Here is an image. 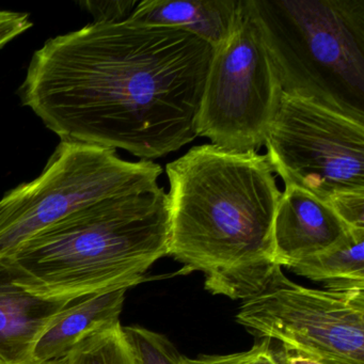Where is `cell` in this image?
Segmentation results:
<instances>
[{"instance_id": "5b68a950", "label": "cell", "mask_w": 364, "mask_h": 364, "mask_svg": "<svg viewBox=\"0 0 364 364\" xmlns=\"http://www.w3.org/2000/svg\"><path fill=\"white\" fill-rule=\"evenodd\" d=\"M163 168L116 151L61 141L38 178L0 199V257L91 202L156 186Z\"/></svg>"}, {"instance_id": "4fadbf2b", "label": "cell", "mask_w": 364, "mask_h": 364, "mask_svg": "<svg viewBox=\"0 0 364 364\" xmlns=\"http://www.w3.org/2000/svg\"><path fill=\"white\" fill-rule=\"evenodd\" d=\"M289 268L329 291L364 293V230H350L338 246Z\"/></svg>"}, {"instance_id": "7c38bea8", "label": "cell", "mask_w": 364, "mask_h": 364, "mask_svg": "<svg viewBox=\"0 0 364 364\" xmlns=\"http://www.w3.org/2000/svg\"><path fill=\"white\" fill-rule=\"evenodd\" d=\"M127 289H110L72 302L38 341L33 363L67 357L89 336L120 323Z\"/></svg>"}, {"instance_id": "9c48e42d", "label": "cell", "mask_w": 364, "mask_h": 364, "mask_svg": "<svg viewBox=\"0 0 364 364\" xmlns=\"http://www.w3.org/2000/svg\"><path fill=\"white\" fill-rule=\"evenodd\" d=\"M350 230L329 204L287 185L274 215V262L280 267H291L338 246Z\"/></svg>"}, {"instance_id": "52a82bcc", "label": "cell", "mask_w": 364, "mask_h": 364, "mask_svg": "<svg viewBox=\"0 0 364 364\" xmlns=\"http://www.w3.org/2000/svg\"><path fill=\"white\" fill-rule=\"evenodd\" d=\"M264 144L274 172L329 203L364 191V124L316 102L282 93Z\"/></svg>"}, {"instance_id": "277c9868", "label": "cell", "mask_w": 364, "mask_h": 364, "mask_svg": "<svg viewBox=\"0 0 364 364\" xmlns=\"http://www.w3.org/2000/svg\"><path fill=\"white\" fill-rule=\"evenodd\" d=\"M284 93L364 124V0H251Z\"/></svg>"}, {"instance_id": "6da1fadb", "label": "cell", "mask_w": 364, "mask_h": 364, "mask_svg": "<svg viewBox=\"0 0 364 364\" xmlns=\"http://www.w3.org/2000/svg\"><path fill=\"white\" fill-rule=\"evenodd\" d=\"M214 50L181 29L93 22L46 41L18 95L61 141L161 159L198 137Z\"/></svg>"}, {"instance_id": "e0dca14e", "label": "cell", "mask_w": 364, "mask_h": 364, "mask_svg": "<svg viewBox=\"0 0 364 364\" xmlns=\"http://www.w3.org/2000/svg\"><path fill=\"white\" fill-rule=\"evenodd\" d=\"M137 4L136 0H87L80 3V6L95 18V22L118 23L127 20Z\"/></svg>"}, {"instance_id": "8fae6325", "label": "cell", "mask_w": 364, "mask_h": 364, "mask_svg": "<svg viewBox=\"0 0 364 364\" xmlns=\"http://www.w3.org/2000/svg\"><path fill=\"white\" fill-rule=\"evenodd\" d=\"M242 0H144L129 20L193 33L214 48L233 33Z\"/></svg>"}, {"instance_id": "ffe728a7", "label": "cell", "mask_w": 364, "mask_h": 364, "mask_svg": "<svg viewBox=\"0 0 364 364\" xmlns=\"http://www.w3.org/2000/svg\"><path fill=\"white\" fill-rule=\"evenodd\" d=\"M33 26L29 14L0 10V48Z\"/></svg>"}, {"instance_id": "8992f818", "label": "cell", "mask_w": 364, "mask_h": 364, "mask_svg": "<svg viewBox=\"0 0 364 364\" xmlns=\"http://www.w3.org/2000/svg\"><path fill=\"white\" fill-rule=\"evenodd\" d=\"M282 93L251 0H242L233 33L213 55L197 135L225 150L257 152Z\"/></svg>"}, {"instance_id": "44dd1931", "label": "cell", "mask_w": 364, "mask_h": 364, "mask_svg": "<svg viewBox=\"0 0 364 364\" xmlns=\"http://www.w3.org/2000/svg\"><path fill=\"white\" fill-rule=\"evenodd\" d=\"M33 364H69L68 357L60 358V359L50 360V361L39 362Z\"/></svg>"}, {"instance_id": "9a60e30c", "label": "cell", "mask_w": 364, "mask_h": 364, "mask_svg": "<svg viewBox=\"0 0 364 364\" xmlns=\"http://www.w3.org/2000/svg\"><path fill=\"white\" fill-rule=\"evenodd\" d=\"M140 364H183V355L163 334L140 326L123 327Z\"/></svg>"}, {"instance_id": "5bb4252c", "label": "cell", "mask_w": 364, "mask_h": 364, "mask_svg": "<svg viewBox=\"0 0 364 364\" xmlns=\"http://www.w3.org/2000/svg\"><path fill=\"white\" fill-rule=\"evenodd\" d=\"M67 357L69 364H140L121 323L89 336Z\"/></svg>"}, {"instance_id": "30bf717a", "label": "cell", "mask_w": 364, "mask_h": 364, "mask_svg": "<svg viewBox=\"0 0 364 364\" xmlns=\"http://www.w3.org/2000/svg\"><path fill=\"white\" fill-rule=\"evenodd\" d=\"M73 301L33 295L0 265V364H33L38 341Z\"/></svg>"}, {"instance_id": "3957f363", "label": "cell", "mask_w": 364, "mask_h": 364, "mask_svg": "<svg viewBox=\"0 0 364 364\" xmlns=\"http://www.w3.org/2000/svg\"><path fill=\"white\" fill-rule=\"evenodd\" d=\"M168 193L159 185L91 202L0 257L12 281L50 300H73L144 282L168 255Z\"/></svg>"}, {"instance_id": "2e32d148", "label": "cell", "mask_w": 364, "mask_h": 364, "mask_svg": "<svg viewBox=\"0 0 364 364\" xmlns=\"http://www.w3.org/2000/svg\"><path fill=\"white\" fill-rule=\"evenodd\" d=\"M183 364H280L274 357L272 340L263 338L252 348L232 355H200L196 359L183 357Z\"/></svg>"}, {"instance_id": "7a4b0ae2", "label": "cell", "mask_w": 364, "mask_h": 364, "mask_svg": "<svg viewBox=\"0 0 364 364\" xmlns=\"http://www.w3.org/2000/svg\"><path fill=\"white\" fill-rule=\"evenodd\" d=\"M170 183L168 255L181 274L202 272L214 295L247 300L282 272L274 257L281 191L266 155L193 146L166 167Z\"/></svg>"}, {"instance_id": "d6986e66", "label": "cell", "mask_w": 364, "mask_h": 364, "mask_svg": "<svg viewBox=\"0 0 364 364\" xmlns=\"http://www.w3.org/2000/svg\"><path fill=\"white\" fill-rule=\"evenodd\" d=\"M272 353L280 364H345L272 340Z\"/></svg>"}, {"instance_id": "ac0fdd59", "label": "cell", "mask_w": 364, "mask_h": 364, "mask_svg": "<svg viewBox=\"0 0 364 364\" xmlns=\"http://www.w3.org/2000/svg\"><path fill=\"white\" fill-rule=\"evenodd\" d=\"M328 204L349 229L364 230V191L338 196Z\"/></svg>"}, {"instance_id": "ba28073f", "label": "cell", "mask_w": 364, "mask_h": 364, "mask_svg": "<svg viewBox=\"0 0 364 364\" xmlns=\"http://www.w3.org/2000/svg\"><path fill=\"white\" fill-rule=\"evenodd\" d=\"M236 321L264 338L345 364H364V293L306 289L281 272L244 300Z\"/></svg>"}]
</instances>
